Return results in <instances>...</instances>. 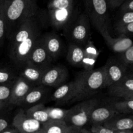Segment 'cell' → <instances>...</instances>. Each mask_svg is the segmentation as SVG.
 Here are the masks:
<instances>
[{"label": "cell", "mask_w": 133, "mask_h": 133, "mask_svg": "<svg viewBox=\"0 0 133 133\" xmlns=\"http://www.w3.org/2000/svg\"><path fill=\"white\" fill-rule=\"evenodd\" d=\"M82 129V128H80V127L69 125L63 133H81Z\"/></svg>", "instance_id": "8d00e7d4"}, {"label": "cell", "mask_w": 133, "mask_h": 133, "mask_svg": "<svg viewBox=\"0 0 133 133\" xmlns=\"http://www.w3.org/2000/svg\"><path fill=\"white\" fill-rule=\"evenodd\" d=\"M115 30L119 35H121V34L125 35H132V34H133V22L127 25H125L123 27L115 28Z\"/></svg>", "instance_id": "1f68e13d"}, {"label": "cell", "mask_w": 133, "mask_h": 133, "mask_svg": "<svg viewBox=\"0 0 133 133\" xmlns=\"http://www.w3.org/2000/svg\"><path fill=\"white\" fill-rule=\"evenodd\" d=\"M21 70L20 76L25 78L35 86H37L42 84L43 75L48 69L45 70L31 64L27 63Z\"/></svg>", "instance_id": "d6986e66"}, {"label": "cell", "mask_w": 133, "mask_h": 133, "mask_svg": "<svg viewBox=\"0 0 133 133\" xmlns=\"http://www.w3.org/2000/svg\"><path fill=\"white\" fill-rule=\"evenodd\" d=\"M33 133H43V132H42L41 129H40V131H37V132H33Z\"/></svg>", "instance_id": "ee69618b"}, {"label": "cell", "mask_w": 133, "mask_h": 133, "mask_svg": "<svg viewBox=\"0 0 133 133\" xmlns=\"http://www.w3.org/2000/svg\"><path fill=\"white\" fill-rule=\"evenodd\" d=\"M41 40L53 61L59 57L63 51V43L59 36L53 32L42 35Z\"/></svg>", "instance_id": "2e32d148"}, {"label": "cell", "mask_w": 133, "mask_h": 133, "mask_svg": "<svg viewBox=\"0 0 133 133\" xmlns=\"http://www.w3.org/2000/svg\"><path fill=\"white\" fill-rule=\"evenodd\" d=\"M68 125L65 120L49 119L43 123L41 131L43 133H63Z\"/></svg>", "instance_id": "cb8c5ba5"}, {"label": "cell", "mask_w": 133, "mask_h": 133, "mask_svg": "<svg viewBox=\"0 0 133 133\" xmlns=\"http://www.w3.org/2000/svg\"><path fill=\"white\" fill-rule=\"evenodd\" d=\"M76 97L74 101H83L95 96L104 86V66L80 73L74 80Z\"/></svg>", "instance_id": "6da1fadb"}, {"label": "cell", "mask_w": 133, "mask_h": 133, "mask_svg": "<svg viewBox=\"0 0 133 133\" xmlns=\"http://www.w3.org/2000/svg\"><path fill=\"white\" fill-rule=\"evenodd\" d=\"M86 14L91 24L102 34L109 31L108 3L106 0H83Z\"/></svg>", "instance_id": "277c9868"}, {"label": "cell", "mask_w": 133, "mask_h": 133, "mask_svg": "<svg viewBox=\"0 0 133 133\" xmlns=\"http://www.w3.org/2000/svg\"><path fill=\"white\" fill-rule=\"evenodd\" d=\"M75 97L76 83L74 80L57 87L52 95V99L58 104H64L74 101Z\"/></svg>", "instance_id": "e0dca14e"}, {"label": "cell", "mask_w": 133, "mask_h": 133, "mask_svg": "<svg viewBox=\"0 0 133 133\" xmlns=\"http://www.w3.org/2000/svg\"><path fill=\"white\" fill-rule=\"evenodd\" d=\"M100 103L98 99H87L76 104L69 109L65 119L68 125L83 128L89 122V117L93 109Z\"/></svg>", "instance_id": "8992f818"}, {"label": "cell", "mask_w": 133, "mask_h": 133, "mask_svg": "<svg viewBox=\"0 0 133 133\" xmlns=\"http://www.w3.org/2000/svg\"><path fill=\"white\" fill-rule=\"evenodd\" d=\"M0 3H1V1H0Z\"/></svg>", "instance_id": "bcb514c9"}, {"label": "cell", "mask_w": 133, "mask_h": 133, "mask_svg": "<svg viewBox=\"0 0 133 133\" xmlns=\"http://www.w3.org/2000/svg\"><path fill=\"white\" fill-rule=\"evenodd\" d=\"M6 103H8V101H0V110L2 109L3 108L5 107V105H6Z\"/></svg>", "instance_id": "b9f144b4"}, {"label": "cell", "mask_w": 133, "mask_h": 133, "mask_svg": "<svg viewBox=\"0 0 133 133\" xmlns=\"http://www.w3.org/2000/svg\"><path fill=\"white\" fill-rule=\"evenodd\" d=\"M125 1V0H109L108 6L112 9L121 6V5Z\"/></svg>", "instance_id": "e575fe53"}, {"label": "cell", "mask_w": 133, "mask_h": 133, "mask_svg": "<svg viewBox=\"0 0 133 133\" xmlns=\"http://www.w3.org/2000/svg\"><path fill=\"white\" fill-rule=\"evenodd\" d=\"M130 66V70H129V71H128V70H127V72L129 73V74H132L133 75V64L130 65V66Z\"/></svg>", "instance_id": "7bdbcfd3"}, {"label": "cell", "mask_w": 133, "mask_h": 133, "mask_svg": "<svg viewBox=\"0 0 133 133\" xmlns=\"http://www.w3.org/2000/svg\"><path fill=\"white\" fill-rule=\"evenodd\" d=\"M41 35V29H39L28 38L10 49V58L17 67L21 69L27 63L30 54Z\"/></svg>", "instance_id": "52a82bcc"}, {"label": "cell", "mask_w": 133, "mask_h": 133, "mask_svg": "<svg viewBox=\"0 0 133 133\" xmlns=\"http://www.w3.org/2000/svg\"><path fill=\"white\" fill-rule=\"evenodd\" d=\"M12 125L17 129L20 133H33L40 131L43 123L28 116L25 110L21 109L13 118Z\"/></svg>", "instance_id": "9c48e42d"}, {"label": "cell", "mask_w": 133, "mask_h": 133, "mask_svg": "<svg viewBox=\"0 0 133 133\" xmlns=\"http://www.w3.org/2000/svg\"><path fill=\"white\" fill-rule=\"evenodd\" d=\"M81 133H94V132H92L91 130H88V129H86L82 128Z\"/></svg>", "instance_id": "60d3db41"}, {"label": "cell", "mask_w": 133, "mask_h": 133, "mask_svg": "<svg viewBox=\"0 0 133 133\" xmlns=\"http://www.w3.org/2000/svg\"><path fill=\"white\" fill-rule=\"evenodd\" d=\"M123 99H125V100L133 99V92H132V93L128 94L127 96H126L125 97H124Z\"/></svg>", "instance_id": "ab89813d"}, {"label": "cell", "mask_w": 133, "mask_h": 133, "mask_svg": "<svg viewBox=\"0 0 133 133\" xmlns=\"http://www.w3.org/2000/svg\"><path fill=\"white\" fill-rule=\"evenodd\" d=\"M69 78V72L65 66L57 65L50 66L46 71L42 79L43 85L48 87H59Z\"/></svg>", "instance_id": "30bf717a"}, {"label": "cell", "mask_w": 133, "mask_h": 133, "mask_svg": "<svg viewBox=\"0 0 133 133\" xmlns=\"http://www.w3.org/2000/svg\"><path fill=\"white\" fill-rule=\"evenodd\" d=\"M83 49L84 55L82 67L85 70H93L94 69V66L99 57L100 51L96 48L93 41L91 40V39L83 45Z\"/></svg>", "instance_id": "ffe728a7"}, {"label": "cell", "mask_w": 133, "mask_h": 133, "mask_svg": "<svg viewBox=\"0 0 133 133\" xmlns=\"http://www.w3.org/2000/svg\"><path fill=\"white\" fill-rule=\"evenodd\" d=\"M6 30L7 26L4 11V1H2L0 3V44L3 41Z\"/></svg>", "instance_id": "83f0119b"}, {"label": "cell", "mask_w": 133, "mask_h": 133, "mask_svg": "<svg viewBox=\"0 0 133 133\" xmlns=\"http://www.w3.org/2000/svg\"><path fill=\"white\" fill-rule=\"evenodd\" d=\"M52 62L53 60L46 49L40 37L31 51L27 63L47 70L50 67Z\"/></svg>", "instance_id": "8fae6325"}, {"label": "cell", "mask_w": 133, "mask_h": 133, "mask_svg": "<svg viewBox=\"0 0 133 133\" xmlns=\"http://www.w3.org/2000/svg\"><path fill=\"white\" fill-rule=\"evenodd\" d=\"M47 87L43 84L34 87L23 99L19 106L29 108L38 103H42L40 102L46 98L48 92Z\"/></svg>", "instance_id": "ac0fdd59"}, {"label": "cell", "mask_w": 133, "mask_h": 133, "mask_svg": "<svg viewBox=\"0 0 133 133\" xmlns=\"http://www.w3.org/2000/svg\"><path fill=\"white\" fill-rule=\"evenodd\" d=\"M26 113L28 116L38 121L41 123H44L50 119L46 107L43 103H38L26 109Z\"/></svg>", "instance_id": "603a6c76"}, {"label": "cell", "mask_w": 133, "mask_h": 133, "mask_svg": "<svg viewBox=\"0 0 133 133\" xmlns=\"http://www.w3.org/2000/svg\"><path fill=\"white\" fill-rule=\"evenodd\" d=\"M15 82V81H14ZM14 82L12 84H4L0 85V101H8L10 97L12 92V88L14 84Z\"/></svg>", "instance_id": "f1b7e54d"}, {"label": "cell", "mask_w": 133, "mask_h": 133, "mask_svg": "<svg viewBox=\"0 0 133 133\" xmlns=\"http://www.w3.org/2000/svg\"><path fill=\"white\" fill-rule=\"evenodd\" d=\"M119 55V56L118 59L123 64L126 65V66L133 64V45L128 48L126 51Z\"/></svg>", "instance_id": "4316f807"}, {"label": "cell", "mask_w": 133, "mask_h": 133, "mask_svg": "<svg viewBox=\"0 0 133 133\" xmlns=\"http://www.w3.org/2000/svg\"><path fill=\"white\" fill-rule=\"evenodd\" d=\"M121 10L122 12L127 11H133V0H125L121 5Z\"/></svg>", "instance_id": "836d02e7"}, {"label": "cell", "mask_w": 133, "mask_h": 133, "mask_svg": "<svg viewBox=\"0 0 133 133\" xmlns=\"http://www.w3.org/2000/svg\"><path fill=\"white\" fill-rule=\"evenodd\" d=\"M133 92V75L126 72V75L119 81L108 87V93L116 98H123Z\"/></svg>", "instance_id": "4fadbf2b"}, {"label": "cell", "mask_w": 133, "mask_h": 133, "mask_svg": "<svg viewBox=\"0 0 133 133\" xmlns=\"http://www.w3.org/2000/svg\"><path fill=\"white\" fill-rule=\"evenodd\" d=\"M112 105L120 114L133 115V99L113 101Z\"/></svg>", "instance_id": "d4e9b609"}, {"label": "cell", "mask_w": 133, "mask_h": 133, "mask_svg": "<svg viewBox=\"0 0 133 133\" xmlns=\"http://www.w3.org/2000/svg\"><path fill=\"white\" fill-rule=\"evenodd\" d=\"M90 130L94 133H114V131L105 127L103 125H91Z\"/></svg>", "instance_id": "d6a6232c"}, {"label": "cell", "mask_w": 133, "mask_h": 133, "mask_svg": "<svg viewBox=\"0 0 133 133\" xmlns=\"http://www.w3.org/2000/svg\"><path fill=\"white\" fill-rule=\"evenodd\" d=\"M47 112L50 119L54 120H65L69 113V109H63L61 108L46 107Z\"/></svg>", "instance_id": "484cf974"}, {"label": "cell", "mask_w": 133, "mask_h": 133, "mask_svg": "<svg viewBox=\"0 0 133 133\" xmlns=\"http://www.w3.org/2000/svg\"><path fill=\"white\" fill-rule=\"evenodd\" d=\"M132 22H133V11L125 12H123L121 18L117 20L116 28L123 27Z\"/></svg>", "instance_id": "f546056e"}, {"label": "cell", "mask_w": 133, "mask_h": 133, "mask_svg": "<svg viewBox=\"0 0 133 133\" xmlns=\"http://www.w3.org/2000/svg\"><path fill=\"white\" fill-rule=\"evenodd\" d=\"M90 22L88 16L83 13L74 19L63 30L70 42L83 45L91 40Z\"/></svg>", "instance_id": "5b68a950"}, {"label": "cell", "mask_w": 133, "mask_h": 133, "mask_svg": "<svg viewBox=\"0 0 133 133\" xmlns=\"http://www.w3.org/2000/svg\"><path fill=\"white\" fill-rule=\"evenodd\" d=\"M100 35L104 38L108 48L113 52L118 54L124 52L133 45L132 40L126 35L121 34L119 37L113 38L110 34V31H106Z\"/></svg>", "instance_id": "9a60e30c"}, {"label": "cell", "mask_w": 133, "mask_h": 133, "mask_svg": "<svg viewBox=\"0 0 133 133\" xmlns=\"http://www.w3.org/2000/svg\"><path fill=\"white\" fill-rule=\"evenodd\" d=\"M96 105L91 112L89 123L91 125H103L113 117L120 114L115 109L112 103L108 105Z\"/></svg>", "instance_id": "5bb4252c"}, {"label": "cell", "mask_w": 133, "mask_h": 133, "mask_svg": "<svg viewBox=\"0 0 133 133\" xmlns=\"http://www.w3.org/2000/svg\"><path fill=\"white\" fill-rule=\"evenodd\" d=\"M7 30L9 26L18 27L23 21L35 16L36 0H3Z\"/></svg>", "instance_id": "7a4b0ae2"}, {"label": "cell", "mask_w": 133, "mask_h": 133, "mask_svg": "<svg viewBox=\"0 0 133 133\" xmlns=\"http://www.w3.org/2000/svg\"><path fill=\"white\" fill-rule=\"evenodd\" d=\"M84 55L83 45L70 42L66 53V60L70 64L75 67H82Z\"/></svg>", "instance_id": "7402d4cb"}, {"label": "cell", "mask_w": 133, "mask_h": 133, "mask_svg": "<svg viewBox=\"0 0 133 133\" xmlns=\"http://www.w3.org/2000/svg\"><path fill=\"white\" fill-rule=\"evenodd\" d=\"M105 127L113 131H123V130H133V115L121 116L120 114L103 124Z\"/></svg>", "instance_id": "44dd1931"}, {"label": "cell", "mask_w": 133, "mask_h": 133, "mask_svg": "<svg viewBox=\"0 0 133 133\" xmlns=\"http://www.w3.org/2000/svg\"><path fill=\"white\" fill-rule=\"evenodd\" d=\"M114 133H133L132 130H123V131H114Z\"/></svg>", "instance_id": "f35d334b"}, {"label": "cell", "mask_w": 133, "mask_h": 133, "mask_svg": "<svg viewBox=\"0 0 133 133\" xmlns=\"http://www.w3.org/2000/svg\"><path fill=\"white\" fill-rule=\"evenodd\" d=\"M35 87L25 78L20 76L16 79L12 88L11 95L9 103L13 105L19 106L23 99L29 92Z\"/></svg>", "instance_id": "7c38bea8"}, {"label": "cell", "mask_w": 133, "mask_h": 133, "mask_svg": "<svg viewBox=\"0 0 133 133\" xmlns=\"http://www.w3.org/2000/svg\"><path fill=\"white\" fill-rule=\"evenodd\" d=\"M10 126L9 121L7 118L0 117V133H1L5 129Z\"/></svg>", "instance_id": "d590c367"}, {"label": "cell", "mask_w": 133, "mask_h": 133, "mask_svg": "<svg viewBox=\"0 0 133 133\" xmlns=\"http://www.w3.org/2000/svg\"><path fill=\"white\" fill-rule=\"evenodd\" d=\"M18 77H16L13 72L8 70H0V84H4L15 81Z\"/></svg>", "instance_id": "4dcf8cb0"}, {"label": "cell", "mask_w": 133, "mask_h": 133, "mask_svg": "<svg viewBox=\"0 0 133 133\" xmlns=\"http://www.w3.org/2000/svg\"><path fill=\"white\" fill-rule=\"evenodd\" d=\"M48 11L51 25L57 30L65 29L75 18L73 0H50Z\"/></svg>", "instance_id": "3957f363"}, {"label": "cell", "mask_w": 133, "mask_h": 133, "mask_svg": "<svg viewBox=\"0 0 133 133\" xmlns=\"http://www.w3.org/2000/svg\"><path fill=\"white\" fill-rule=\"evenodd\" d=\"M127 68L128 66L123 64L119 59L113 58L108 59L104 66V88H108L122 79L126 75Z\"/></svg>", "instance_id": "ba28073f"}, {"label": "cell", "mask_w": 133, "mask_h": 133, "mask_svg": "<svg viewBox=\"0 0 133 133\" xmlns=\"http://www.w3.org/2000/svg\"><path fill=\"white\" fill-rule=\"evenodd\" d=\"M106 1H107V2H108V1H109V0H106Z\"/></svg>", "instance_id": "f6af8a7d"}, {"label": "cell", "mask_w": 133, "mask_h": 133, "mask_svg": "<svg viewBox=\"0 0 133 133\" xmlns=\"http://www.w3.org/2000/svg\"><path fill=\"white\" fill-rule=\"evenodd\" d=\"M1 133H20V132L17 130V129H16L11 125V126H9L8 128L4 130Z\"/></svg>", "instance_id": "74e56055"}]
</instances>
